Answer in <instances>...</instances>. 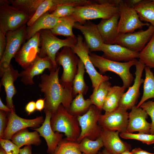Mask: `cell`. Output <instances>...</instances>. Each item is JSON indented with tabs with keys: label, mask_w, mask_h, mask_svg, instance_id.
Segmentation results:
<instances>
[{
	"label": "cell",
	"mask_w": 154,
	"mask_h": 154,
	"mask_svg": "<svg viewBox=\"0 0 154 154\" xmlns=\"http://www.w3.org/2000/svg\"><path fill=\"white\" fill-rule=\"evenodd\" d=\"M60 68L59 67L56 70L50 71L49 75H42L41 82L38 85L45 96L44 111H49L52 115L61 104L68 110L73 98L72 90L64 87L60 82L58 77Z\"/></svg>",
	"instance_id": "cell-1"
},
{
	"label": "cell",
	"mask_w": 154,
	"mask_h": 154,
	"mask_svg": "<svg viewBox=\"0 0 154 154\" xmlns=\"http://www.w3.org/2000/svg\"><path fill=\"white\" fill-rule=\"evenodd\" d=\"M89 4L76 6L72 16L76 22L83 24L89 20L109 19L119 14L120 0H95Z\"/></svg>",
	"instance_id": "cell-2"
},
{
	"label": "cell",
	"mask_w": 154,
	"mask_h": 154,
	"mask_svg": "<svg viewBox=\"0 0 154 154\" xmlns=\"http://www.w3.org/2000/svg\"><path fill=\"white\" fill-rule=\"evenodd\" d=\"M50 123L54 132L63 133L66 140L77 142L81 133L77 116L70 114L62 104L52 115Z\"/></svg>",
	"instance_id": "cell-3"
},
{
	"label": "cell",
	"mask_w": 154,
	"mask_h": 154,
	"mask_svg": "<svg viewBox=\"0 0 154 154\" xmlns=\"http://www.w3.org/2000/svg\"><path fill=\"white\" fill-rule=\"evenodd\" d=\"M89 56L94 66L98 69L101 74H104L107 71L114 72L122 80L123 86L126 89L130 86L134 78L130 70L131 66L136 65L138 61L137 59L120 62L108 59L90 52Z\"/></svg>",
	"instance_id": "cell-4"
},
{
	"label": "cell",
	"mask_w": 154,
	"mask_h": 154,
	"mask_svg": "<svg viewBox=\"0 0 154 154\" xmlns=\"http://www.w3.org/2000/svg\"><path fill=\"white\" fill-rule=\"evenodd\" d=\"M39 32L41 48L39 56L42 58L48 57L54 68L57 69L58 66L56 58L58 50L62 47L67 46L71 48L74 46L77 41V37H68L65 39H60L50 30H42Z\"/></svg>",
	"instance_id": "cell-5"
},
{
	"label": "cell",
	"mask_w": 154,
	"mask_h": 154,
	"mask_svg": "<svg viewBox=\"0 0 154 154\" xmlns=\"http://www.w3.org/2000/svg\"><path fill=\"white\" fill-rule=\"evenodd\" d=\"M30 19L24 13L9 5L8 1H0V31L6 34L17 30Z\"/></svg>",
	"instance_id": "cell-6"
},
{
	"label": "cell",
	"mask_w": 154,
	"mask_h": 154,
	"mask_svg": "<svg viewBox=\"0 0 154 154\" xmlns=\"http://www.w3.org/2000/svg\"><path fill=\"white\" fill-rule=\"evenodd\" d=\"M79 60L71 48L63 47L56 54V61L57 65L62 66L63 71L59 79L61 84L64 88L72 90L73 81L78 69Z\"/></svg>",
	"instance_id": "cell-7"
},
{
	"label": "cell",
	"mask_w": 154,
	"mask_h": 154,
	"mask_svg": "<svg viewBox=\"0 0 154 154\" xmlns=\"http://www.w3.org/2000/svg\"><path fill=\"white\" fill-rule=\"evenodd\" d=\"M101 114V111L92 104L85 113L77 116L81 128L77 143H80L85 138L94 140L100 136L102 128L98 121Z\"/></svg>",
	"instance_id": "cell-8"
},
{
	"label": "cell",
	"mask_w": 154,
	"mask_h": 154,
	"mask_svg": "<svg viewBox=\"0 0 154 154\" xmlns=\"http://www.w3.org/2000/svg\"><path fill=\"white\" fill-rule=\"evenodd\" d=\"M76 44L71 48L73 52L79 57L83 63L86 72L91 80L93 91H96L100 84L102 82L108 81L109 77L103 76L98 73L91 61L89 56V49L82 36L78 35Z\"/></svg>",
	"instance_id": "cell-9"
},
{
	"label": "cell",
	"mask_w": 154,
	"mask_h": 154,
	"mask_svg": "<svg viewBox=\"0 0 154 154\" xmlns=\"http://www.w3.org/2000/svg\"><path fill=\"white\" fill-rule=\"evenodd\" d=\"M27 28L25 25L17 30L6 33V47L0 62V77L9 68L11 59L14 57L26 40Z\"/></svg>",
	"instance_id": "cell-10"
},
{
	"label": "cell",
	"mask_w": 154,
	"mask_h": 154,
	"mask_svg": "<svg viewBox=\"0 0 154 154\" xmlns=\"http://www.w3.org/2000/svg\"><path fill=\"white\" fill-rule=\"evenodd\" d=\"M118 7L119 18L118 23L117 31L119 34L133 33L144 26L148 27L150 24L141 21L135 9L128 7L120 0Z\"/></svg>",
	"instance_id": "cell-11"
},
{
	"label": "cell",
	"mask_w": 154,
	"mask_h": 154,
	"mask_svg": "<svg viewBox=\"0 0 154 154\" xmlns=\"http://www.w3.org/2000/svg\"><path fill=\"white\" fill-rule=\"evenodd\" d=\"M154 33V26L150 25L145 30H141L136 32L119 34L115 44L139 52L150 40Z\"/></svg>",
	"instance_id": "cell-12"
},
{
	"label": "cell",
	"mask_w": 154,
	"mask_h": 154,
	"mask_svg": "<svg viewBox=\"0 0 154 154\" xmlns=\"http://www.w3.org/2000/svg\"><path fill=\"white\" fill-rule=\"evenodd\" d=\"M128 117L127 110L119 106L112 111L101 114L98 123L103 129L120 133L127 131Z\"/></svg>",
	"instance_id": "cell-13"
},
{
	"label": "cell",
	"mask_w": 154,
	"mask_h": 154,
	"mask_svg": "<svg viewBox=\"0 0 154 154\" xmlns=\"http://www.w3.org/2000/svg\"><path fill=\"white\" fill-rule=\"evenodd\" d=\"M40 42V33H37L22 45L15 54V61L24 70L31 65L39 55Z\"/></svg>",
	"instance_id": "cell-14"
},
{
	"label": "cell",
	"mask_w": 154,
	"mask_h": 154,
	"mask_svg": "<svg viewBox=\"0 0 154 154\" xmlns=\"http://www.w3.org/2000/svg\"><path fill=\"white\" fill-rule=\"evenodd\" d=\"M44 121L42 116L32 119H26L19 116L16 114L15 111H12L8 113V121L3 139H11L15 133L28 127L38 128Z\"/></svg>",
	"instance_id": "cell-15"
},
{
	"label": "cell",
	"mask_w": 154,
	"mask_h": 154,
	"mask_svg": "<svg viewBox=\"0 0 154 154\" xmlns=\"http://www.w3.org/2000/svg\"><path fill=\"white\" fill-rule=\"evenodd\" d=\"M135 73V77L133 85L129 86L127 91L123 95L119 103V106L124 108L127 110H131L135 106L140 95V88L144 82L142 78V74L145 65L139 60L136 65Z\"/></svg>",
	"instance_id": "cell-16"
},
{
	"label": "cell",
	"mask_w": 154,
	"mask_h": 154,
	"mask_svg": "<svg viewBox=\"0 0 154 154\" xmlns=\"http://www.w3.org/2000/svg\"><path fill=\"white\" fill-rule=\"evenodd\" d=\"M46 69L50 71L56 69L48 57L42 58L38 55L31 65L19 73L21 81L26 85L34 84V77L42 73Z\"/></svg>",
	"instance_id": "cell-17"
},
{
	"label": "cell",
	"mask_w": 154,
	"mask_h": 154,
	"mask_svg": "<svg viewBox=\"0 0 154 154\" xmlns=\"http://www.w3.org/2000/svg\"><path fill=\"white\" fill-rule=\"evenodd\" d=\"M73 28L82 33L85 39V42L90 52L101 51L104 43L97 25L90 21L86 22L83 24L76 22Z\"/></svg>",
	"instance_id": "cell-18"
},
{
	"label": "cell",
	"mask_w": 154,
	"mask_h": 154,
	"mask_svg": "<svg viewBox=\"0 0 154 154\" xmlns=\"http://www.w3.org/2000/svg\"><path fill=\"white\" fill-rule=\"evenodd\" d=\"M45 112V118L42 125L38 128L32 129L37 131L40 136L44 139L48 146L47 153L52 154L59 143L62 139L63 135L59 132H55L53 130L50 123L52 114L48 111Z\"/></svg>",
	"instance_id": "cell-19"
},
{
	"label": "cell",
	"mask_w": 154,
	"mask_h": 154,
	"mask_svg": "<svg viewBox=\"0 0 154 154\" xmlns=\"http://www.w3.org/2000/svg\"><path fill=\"white\" fill-rule=\"evenodd\" d=\"M118 131L108 130L102 128L101 137L105 149L110 154H118L131 149L130 145L120 138Z\"/></svg>",
	"instance_id": "cell-20"
},
{
	"label": "cell",
	"mask_w": 154,
	"mask_h": 154,
	"mask_svg": "<svg viewBox=\"0 0 154 154\" xmlns=\"http://www.w3.org/2000/svg\"><path fill=\"white\" fill-rule=\"evenodd\" d=\"M129 114L127 131L130 133L138 131L140 133L150 134L151 123L146 120L148 115L146 111L136 106L133 107Z\"/></svg>",
	"instance_id": "cell-21"
},
{
	"label": "cell",
	"mask_w": 154,
	"mask_h": 154,
	"mask_svg": "<svg viewBox=\"0 0 154 154\" xmlns=\"http://www.w3.org/2000/svg\"><path fill=\"white\" fill-rule=\"evenodd\" d=\"M101 51L103 57L113 61L127 62L139 58V53L119 45L104 44Z\"/></svg>",
	"instance_id": "cell-22"
},
{
	"label": "cell",
	"mask_w": 154,
	"mask_h": 154,
	"mask_svg": "<svg viewBox=\"0 0 154 154\" xmlns=\"http://www.w3.org/2000/svg\"><path fill=\"white\" fill-rule=\"evenodd\" d=\"M119 14L107 19H102L97 25L102 41L106 44H114L119 33L118 25Z\"/></svg>",
	"instance_id": "cell-23"
},
{
	"label": "cell",
	"mask_w": 154,
	"mask_h": 154,
	"mask_svg": "<svg viewBox=\"0 0 154 154\" xmlns=\"http://www.w3.org/2000/svg\"><path fill=\"white\" fill-rule=\"evenodd\" d=\"M63 18H56L49 12L42 15L30 26L26 29V39L28 40L37 32L42 30L52 29L62 21Z\"/></svg>",
	"instance_id": "cell-24"
},
{
	"label": "cell",
	"mask_w": 154,
	"mask_h": 154,
	"mask_svg": "<svg viewBox=\"0 0 154 154\" xmlns=\"http://www.w3.org/2000/svg\"><path fill=\"white\" fill-rule=\"evenodd\" d=\"M19 77L18 70L14 69L11 64L1 77V84L4 86L6 92L7 106L12 111H15L13 98L17 93L14 82Z\"/></svg>",
	"instance_id": "cell-25"
},
{
	"label": "cell",
	"mask_w": 154,
	"mask_h": 154,
	"mask_svg": "<svg viewBox=\"0 0 154 154\" xmlns=\"http://www.w3.org/2000/svg\"><path fill=\"white\" fill-rule=\"evenodd\" d=\"M90 3L89 0H44L27 25L28 27L30 26L42 15L47 12L52 13L60 5L68 4H76L79 6H82L88 4Z\"/></svg>",
	"instance_id": "cell-26"
},
{
	"label": "cell",
	"mask_w": 154,
	"mask_h": 154,
	"mask_svg": "<svg viewBox=\"0 0 154 154\" xmlns=\"http://www.w3.org/2000/svg\"><path fill=\"white\" fill-rule=\"evenodd\" d=\"M40 136L39 133L36 131L30 132L27 129H25L15 133L11 139L20 148L25 145L38 146L41 142Z\"/></svg>",
	"instance_id": "cell-27"
},
{
	"label": "cell",
	"mask_w": 154,
	"mask_h": 154,
	"mask_svg": "<svg viewBox=\"0 0 154 154\" xmlns=\"http://www.w3.org/2000/svg\"><path fill=\"white\" fill-rule=\"evenodd\" d=\"M126 89L123 86H111L105 101L102 110L105 112H108L117 108L119 106L120 100Z\"/></svg>",
	"instance_id": "cell-28"
},
{
	"label": "cell",
	"mask_w": 154,
	"mask_h": 154,
	"mask_svg": "<svg viewBox=\"0 0 154 154\" xmlns=\"http://www.w3.org/2000/svg\"><path fill=\"white\" fill-rule=\"evenodd\" d=\"M84 65L79 59L78 65L76 74L73 81L72 96L75 97L79 94H85L88 89V87L86 84L84 78L85 72Z\"/></svg>",
	"instance_id": "cell-29"
},
{
	"label": "cell",
	"mask_w": 154,
	"mask_h": 154,
	"mask_svg": "<svg viewBox=\"0 0 154 154\" xmlns=\"http://www.w3.org/2000/svg\"><path fill=\"white\" fill-rule=\"evenodd\" d=\"M134 9L141 21L154 26V0H143Z\"/></svg>",
	"instance_id": "cell-30"
},
{
	"label": "cell",
	"mask_w": 154,
	"mask_h": 154,
	"mask_svg": "<svg viewBox=\"0 0 154 154\" xmlns=\"http://www.w3.org/2000/svg\"><path fill=\"white\" fill-rule=\"evenodd\" d=\"M145 78L144 80L143 92L139 102L136 106L139 108L141 104L147 100L154 98V75L150 68L147 66L145 67Z\"/></svg>",
	"instance_id": "cell-31"
},
{
	"label": "cell",
	"mask_w": 154,
	"mask_h": 154,
	"mask_svg": "<svg viewBox=\"0 0 154 154\" xmlns=\"http://www.w3.org/2000/svg\"><path fill=\"white\" fill-rule=\"evenodd\" d=\"M92 104L90 99L84 98L83 95H77L72 101L69 108L68 110L72 115L77 116H81L85 113Z\"/></svg>",
	"instance_id": "cell-32"
},
{
	"label": "cell",
	"mask_w": 154,
	"mask_h": 154,
	"mask_svg": "<svg viewBox=\"0 0 154 154\" xmlns=\"http://www.w3.org/2000/svg\"><path fill=\"white\" fill-rule=\"evenodd\" d=\"M44 0H11L12 6L23 11L31 19L35 15L38 7Z\"/></svg>",
	"instance_id": "cell-33"
},
{
	"label": "cell",
	"mask_w": 154,
	"mask_h": 154,
	"mask_svg": "<svg viewBox=\"0 0 154 154\" xmlns=\"http://www.w3.org/2000/svg\"><path fill=\"white\" fill-rule=\"evenodd\" d=\"M111 84L108 81L104 82L99 85L96 91H93L90 97L92 104L102 111Z\"/></svg>",
	"instance_id": "cell-34"
},
{
	"label": "cell",
	"mask_w": 154,
	"mask_h": 154,
	"mask_svg": "<svg viewBox=\"0 0 154 154\" xmlns=\"http://www.w3.org/2000/svg\"><path fill=\"white\" fill-rule=\"evenodd\" d=\"M75 23V20L72 15L64 17L61 23L50 30L56 36L62 35L67 37H75L72 28Z\"/></svg>",
	"instance_id": "cell-35"
},
{
	"label": "cell",
	"mask_w": 154,
	"mask_h": 154,
	"mask_svg": "<svg viewBox=\"0 0 154 154\" xmlns=\"http://www.w3.org/2000/svg\"><path fill=\"white\" fill-rule=\"evenodd\" d=\"M103 146L100 136L94 140L85 138L78 143L79 148L83 154H97L100 149Z\"/></svg>",
	"instance_id": "cell-36"
},
{
	"label": "cell",
	"mask_w": 154,
	"mask_h": 154,
	"mask_svg": "<svg viewBox=\"0 0 154 154\" xmlns=\"http://www.w3.org/2000/svg\"><path fill=\"white\" fill-rule=\"evenodd\" d=\"M139 58L145 66L154 68V33L147 44L139 53Z\"/></svg>",
	"instance_id": "cell-37"
},
{
	"label": "cell",
	"mask_w": 154,
	"mask_h": 154,
	"mask_svg": "<svg viewBox=\"0 0 154 154\" xmlns=\"http://www.w3.org/2000/svg\"><path fill=\"white\" fill-rule=\"evenodd\" d=\"M52 154H83L80 150L78 143L62 139Z\"/></svg>",
	"instance_id": "cell-38"
},
{
	"label": "cell",
	"mask_w": 154,
	"mask_h": 154,
	"mask_svg": "<svg viewBox=\"0 0 154 154\" xmlns=\"http://www.w3.org/2000/svg\"><path fill=\"white\" fill-rule=\"evenodd\" d=\"M119 136L125 139L137 140L148 145L154 143V134L140 133H133L126 131L120 133Z\"/></svg>",
	"instance_id": "cell-39"
},
{
	"label": "cell",
	"mask_w": 154,
	"mask_h": 154,
	"mask_svg": "<svg viewBox=\"0 0 154 154\" xmlns=\"http://www.w3.org/2000/svg\"><path fill=\"white\" fill-rule=\"evenodd\" d=\"M80 6L76 4L63 5L57 7L50 13L54 17L61 18L71 16L74 12L76 7Z\"/></svg>",
	"instance_id": "cell-40"
},
{
	"label": "cell",
	"mask_w": 154,
	"mask_h": 154,
	"mask_svg": "<svg viewBox=\"0 0 154 154\" xmlns=\"http://www.w3.org/2000/svg\"><path fill=\"white\" fill-rule=\"evenodd\" d=\"M0 144L7 154H19L20 148L9 140L0 139Z\"/></svg>",
	"instance_id": "cell-41"
},
{
	"label": "cell",
	"mask_w": 154,
	"mask_h": 154,
	"mask_svg": "<svg viewBox=\"0 0 154 154\" xmlns=\"http://www.w3.org/2000/svg\"><path fill=\"white\" fill-rule=\"evenodd\" d=\"M139 107L145 110L148 115L150 117L152 122L150 134H154V101L149 100L145 102Z\"/></svg>",
	"instance_id": "cell-42"
},
{
	"label": "cell",
	"mask_w": 154,
	"mask_h": 154,
	"mask_svg": "<svg viewBox=\"0 0 154 154\" xmlns=\"http://www.w3.org/2000/svg\"><path fill=\"white\" fill-rule=\"evenodd\" d=\"M8 113L0 111V139H3L4 131L7 126V116Z\"/></svg>",
	"instance_id": "cell-43"
},
{
	"label": "cell",
	"mask_w": 154,
	"mask_h": 154,
	"mask_svg": "<svg viewBox=\"0 0 154 154\" xmlns=\"http://www.w3.org/2000/svg\"><path fill=\"white\" fill-rule=\"evenodd\" d=\"M7 43L6 34L0 31V59H1L5 52Z\"/></svg>",
	"instance_id": "cell-44"
},
{
	"label": "cell",
	"mask_w": 154,
	"mask_h": 154,
	"mask_svg": "<svg viewBox=\"0 0 154 154\" xmlns=\"http://www.w3.org/2000/svg\"><path fill=\"white\" fill-rule=\"evenodd\" d=\"M25 110L28 115L34 112L36 110L35 102L34 101L29 102L25 106Z\"/></svg>",
	"instance_id": "cell-45"
},
{
	"label": "cell",
	"mask_w": 154,
	"mask_h": 154,
	"mask_svg": "<svg viewBox=\"0 0 154 154\" xmlns=\"http://www.w3.org/2000/svg\"><path fill=\"white\" fill-rule=\"evenodd\" d=\"M142 0H126L123 1L129 7L134 8L135 7L141 3Z\"/></svg>",
	"instance_id": "cell-46"
},
{
	"label": "cell",
	"mask_w": 154,
	"mask_h": 154,
	"mask_svg": "<svg viewBox=\"0 0 154 154\" xmlns=\"http://www.w3.org/2000/svg\"><path fill=\"white\" fill-rule=\"evenodd\" d=\"M45 98L40 99L37 100L35 102L36 110L40 112L44 108Z\"/></svg>",
	"instance_id": "cell-47"
},
{
	"label": "cell",
	"mask_w": 154,
	"mask_h": 154,
	"mask_svg": "<svg viewBox=\"0 0 154 154\" xmlns=\"http://www.w3.org/2000/svg\"><path fill=\"white\" fill-rule=\"evenodd\" d=\"M31 145H26L22 149H20L19 154H31Z\"/></svg>",
	"instance_id": "cell-48"
},
{
	"label": "cell",
	"mask_w": 154,
	"mask_h": 154,
	"mask_svg": "<svg viewBox=\"0 0 154 154\" xmlns=\"http://www.w3.org/2000/svg\"><path fill=\"white\" fill-rule=\"evenodd\" d=\"M133 154H154L147 152L140 148H135L131 151Z\"/></svg>",
	"instance_id": "cell-49"
},
{
	"label": "cell",
	"mask_w": 154,
	"mask_h": 154,
	"mask_svg": "<svg viewBox=\"0 0 154 154\" xmlns=\"http://www.w3.org/2000/svg\"><path fill=\"white\" fill-rule=\"evenodd\" d=\"M0 110L7 113L10 112L12 111L7 106H5L3 104L1 98H0Z\"/></svg>",
	"instance_id": "cell-50"
},
{
	"label": "cell",
	"mask_w": 154,
	"mask_h": 154,
	"mask_svg": "<svg viewBox=\"0 0 154 154\" xmlns=\"http://www.w3.org/2000/svg\"><path fill=\"white\" fill-rule=\"evenodd\" d=\"M118 154H133V153L131 151H127Z\"/></svg>",
	"instance_id": "cell-51"
},
{
	"label": "cell",
	"mask_w": 154,
	"mask_h": 154,
	"mask_svg": "<svg viewBox=\"0 0 154 154\" xmlns=\"http://www.w3.org/2000/svg\"><path fill=\"white\" fill-rule=\"evenodd\" d=\"M0 154H7L4 150L0 147Z\"/></svg>",
	"instance_id": "cell-52"
},
{
	"label": "cell",
	"mask_w": 154,
	"mask_h": 154,
	"mask_svg": "<svg viewBox=\"0 0 154 154\" xmlns=\"http://www.w3.org/2000/svg\"><path fill=\"white\" fill-rule=\"evenodd\" d=\"M101 154H110L107 151L104 149L101 152Z\"/></svg>",
	"instance_id": "cell-53"
},
{
	"label": "cell",
	"mask_w": 154,
	"mask_h": 154,
	"mask_svg": "<svg viewBox=\"0 0 154 154\" xmlns=\"http://www.w3.org/2000/svg\"><path fill=\"white\" fill-rule=\"evenodd\" d=\"M97 154H101V152H99Z\"/></svg>",
	"instance_id": "cell-54"
}]
</instances>
